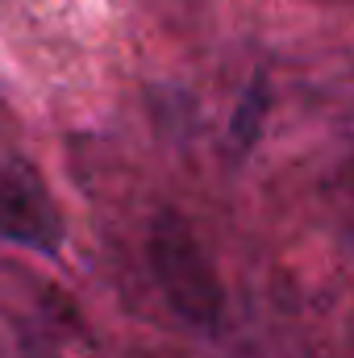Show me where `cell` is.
<instances>
[{"label":"cell","mask_w":354,"mask_h":358,"mask_svg":"<svg viewBox=\"0 0 354 358\" xmlns=\"http://www.w3.org/2000/svg\"><path fill=\"white\" fill-rule=\"evenodd\" d=\"M263 113H267V88H263V80H255L246 88V96H242L238 113H234V142L238 146H250L255 142V134L263 125Z\"/></svg>","instance_id":"obj_3"},{"label":"cell","mask_w":354,"mask_h":358,"mask_svg":"<svg viewBox=\"0 0 354 358\" xmlns=\"http://www.w3.org/2000/svg\"><path fill=\"white\" fill-rule=\"evenodd\" d=\"M146 255H150V271H155V283H159L163 300L187 325L213 329L221 321L225 292H221V279L213 271V259L204 255L200 238L192 234V225L176 213H163L150 225Z\"/></svg>","instance_id":"obj_1"},{"label":"cell","mask_w":354,"mask_h":358,"mask_svg":"<svg viewBox=\"0 0 354 358\" xmlns=\"http://www.w3.org/2000/svg\"><path fill=\"white\" fill-rule=\"evenodd\" d=\"M0 238L38 255L63 246V217L25 159H0Z\"/></svg>","instance_id":"obj_2"}]
</instances>
